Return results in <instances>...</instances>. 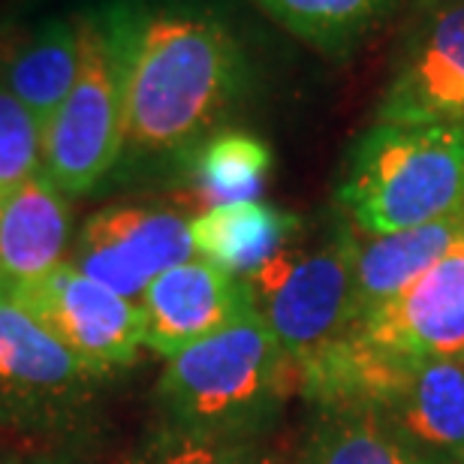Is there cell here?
Masks as SVG:
<instances>
[{
  "label": "cell",
  "mask_w": 464,
  "mask_h": 464,
  "mask_svg": "<svg viewBox=\"0 0 464 464\" xmlns=\"http://www.w3.org/2000/svg\"><path fill=\"white\" fill-rule=\"evenodd\" d=\"M97 15L112 61L124 151L188 157L245 91V52L215 9L193 0H112Z\"/></svg>",
  "instance_id": "6da1fadb"
},
{
  "label": "cell",
  "mask_w": 464,
  "mask_h": 464,
  "mask_svg": "<svg viewBox=\"0 0 464 464\" xmlns=\"http://www.w3.org/2000/svg\"><path fill=\"white\" fill-rule=\"evenodd\" d=\"M299 374L256 311L166 359L157 380L163 425L208 438L263 440Z\"/></svg>",
  "instance_id": "7a4b0ae2"
},
{
  "label": "cell",
  "mask_w": 464,
  "mask_h": 464,
  "mask_svg": "<svg viewBox=\"0 0 464 464\" xmlns=\"http://www.w3.org/2000/svg\"><path fill=\"white\" fill-rule=\"evenodd\" d=\"M335 197L368 238L443 218L464 199V133L374 121L350 145Z\"/></svg>",
  "instance_id": "3957f363"
},
{
  "label": "cell",
  "mask_w": 464,
  "mask_h": 464,
  "mask_svg": "<svg viewBox=\"0 0 464 464\" xmlns=\"http://www.w3.org/2000/svg\"><path fill=\"white\" fill-rule=\"evenodd\" d=\"M299 395L368 407L422 452L464 464V359H389L338 338L299 371Z\"/></svg>",
  "instance_id": "277c9868"
},
{
  "label": "cell",
  "mask_w": 464,
  "mask_h": 464,
  "mask_svg": "<svg viewBox=\"0 0 464 464\" xmlns=\"http://www.w3.org/2000/svg\"><path fill=\"white\" fill-rule=\"evenodd\" d=\"M259 320L295 365L323 356L356 320V229L335 220L317 245H286L247 277Z\"/></svg>",
  "instance_id": "5b68a950"
},
{
  "label": "cell",
  "mask_w": 464,
  "mask_h": 464,
  "mask_svg": "<svg viewBox=\"0 0 464 464\" xmlns=\"http://www.w3.org/2000/svg\"><path fill=\"white\" fill-rule=\"evenodd\" d=\"M79 72L67 100L43 127V175L61 193H88L124 151V121L112 61L97 15L82 18Z\"/></svg>",
  "instance_id": "8992f818"
},
{
  "label": "cell",
  "mask_w": 464,
  "mask_h": 464,
  "mask_svg": "<svg viewBox=\"0 0 464 464\" xmlns=\"http://www.w3.org/2000/svg\"><path fill=\"white\" fill-rule=\"evenodd\" d=\"M341 338L389 359H464V245L359 314Z\"/></svg>",
  "instance_id": "52a82bcc"
},
{
  "label": "cell",
  "mask_w": 464,
  "mask_h": 464,
  "mask_svg": "<svg viewBox=\"0 0 464 464\" xmlns=\"http://www.w3.org/2000/svg\"><path fill=\"white\" fill-rule=\"evenodd\" d=\"M374 121L464 133V0H438L416 18Z\"/></svg>",
  "instance_id": "ba28073f"
},
{
  "label": "cell",
  "mask_w": 464,
  "mask_h": 464,
  "mask_svg": "<svg viewBox=\"0 0 464 464\" xmlns=\"http://www.w3.org/2000/svg\"><path fill=\"white\" fill-rule=\"evenodd\" d=\"M13 290L63 347L100 374L130 365L145 344L142 308L91 281L76 266L61 263L34 281L13 284Z\"/></svg>",
  "instance_id": "9c48e42d"
},
{
  "label": "cell",
  "mask_w": 464,
  "mask_h": 464,
  "mask_svg": "<svg viewBox=\"0 0 464 464\" xmlns=\"http://www.w3.org/2000/svg\"><path fill=\"white\" fill-rule=\"evenodd\" d=\"M193 256L188 220L166 208L112 206L85 224L76 268L124 299L142 295L166 268Z\"/></svg>",
  "instance_id": "30bf717a"
},
{
  "label": "cell",
  "mask_w": 464,
  "mask_h": 464,
  "mask_svg": "<svg viewBox=\"0 0 464 464\" xmlns=\"http://www.w3.org/2000/svg\"><path fill=\"white\" fill-rule=\"evenodd\" d=\"M139 308L145 320V344L166 359L256 311L247 281L193 256L154 277Z\"/></svg>",
  "instance_id": "8fae6325"
},
{
  "label": "cell",
  "mask_w": 464,
  "mask_h": 464,
  "mask_svg": "<svg viewBox=\"0 0 464 464\" xmlns=\"http://www.w3.org/2000/svg\"><path fill=\"white\" fill-rule=\"evenodd\" d=\"M100 371L82 362L0 281V401L40 407L67 401Z\"/></svg>",
  "instance_id": "7c38bea8"
},
{
  "label": "cell",
  "mask_w": 464,
  "mask_h": 464,
  "mask_svg": "<svg viewBox=\"0 0 464 464\" xmlns=\"http://www.w3.org/2000/svg\"><path fill=\"white\" fill-rule=\"evenodd\" d=\"M67 236V202L43 172L0 190V281L22 284L52 272Z\"/></svg>",
  "instance_id": "4fadbf2b"
},
{
  "label": "cell",
  "mask_w": 464,
  "mask_h": 464,
  "mask_svg": "<svg viewBox=\"0 0 464 464\" xmlns=\"http://www.w3.org/2000/svg\"><path fill=\"white\" fill-rule=\"evenodd\" d=\"M459 245H464V199L443 218L422 227L377 238L356 232V317L395 295Z\"/></svg>",
  "instance_id": "5bb4252c"
},
{
  "label": "cell",
  "mask_w": 464,
  "mask_h": 464,
  "mask_svg": "<svg viewBox=\"0 0 464 464\" xmlns=\"http://www.w3.org/2000/svg\"><path fill=\"white\" fill-rule=\"evenodd\" d=\"M299 218L268 202H232L197 215L188 224L190 245L220 272L247 281L299 232Z\"/></svg>",
  "instance_id": "9a60e30c"
},
{
  "label": "cell",
  "mask_w": 464,
  "mask_h": 464,
  "mask_svg": "<svg viewBox=\"0 0 464 464\" xmlns=\"http://www.w3.org/2000/svg\"><path fill=\"white\" fill-rule=\"evenodd\" d=\"M295 464H447L359 404L311 407Z\"/></svg>",
  "instance_id": "2e32d148"
},
{
  "label": "cell",
  "mask_w": 464,
  "mask_h": 464,
  "mask_svg": "<svg viewBox=\"0 0 464 464\" xmlns=\"http://www.w3.org/2000/svg\"><path fill=\"white\" fill-rule=\"evenodd\" d=\"M79 72V27L61 18L31 31L4 61V88L22 103L40 130L67 100Z\"/></svg>",
  "instance_id": "e0dca14e"
},
{
  "label": "cell",
  "mask_w": 464,
  "mask_h": 464,
  "mask_svg": "<svg viewBox=\"0 0 464 464\" xmlns=\"http://www.w3.org/2000/svg\"><path fill=\"white\" fill-rule=\"evenodd\" d=\"M184 166L208 211L256 199L272 172V148L247 130H218L184 157Z\"/></svg>",
  "instance_id": "ac0fdd59"
},
{
  "label": "cell",
  "mask_w": 464,
  "mask_h": 464,
  "mask_svg": "<svg viewBox=\"0 0 464 464\" xmlns=\"http://www.w3.org/2000/svg\"><path fill=\"white\" fill-rule=\"evenodd\" d=\"M277 24L320 52H347L395 0H254Z\"/></svg>",
  "instance_id": "d6986e66"
},
{
  "label": "cell",
  "mask_w": 464,
  "mask_h": 464,
  "mask_svg": "<svg viewBox=\"0 0 464 464\" xmlns=\"http://www.w3.org/2000/svg\"><path fill=\"white\" fill-rule=\"evenodd\" d=\"M127 464H275V456L259 440L208 438L163 425Z\"/></svg>",
  "instance_id": "ffe728a7"
},
{
  "label": "cell",
  "mask_w": 464,
  "mask_h": 464,
  "mask_svg": "<svg viewBox=\"0 0 464 464\" xmlns=\"http://www.w3.org/2000/svg\"><path fill=\"white\" fill-rule=\"evenodd\" d=\"M40 124L0 85V190L40 172Z\"/></svg>",
  "instance_id": "44dd1931"
}]
</instances>
